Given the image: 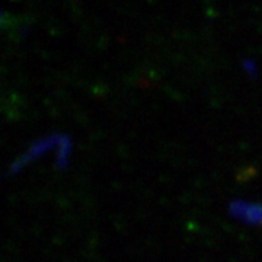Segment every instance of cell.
<instances>
[{"mask_svg":"<svg viewBox=\"0 0 262 262\" xmlns=\"http://www.w3.org/2000/svg\"><path fill=\"white\" fill-rule=\"evenodd\" d=\"M229 215L245 226H262V203L249 200H233L229 204Z\"/></svg>","mask_w":262,"mask_h":262,"instance_id":"cell-2","label":"cell"},{"mask_svg":"<svg viewBox=\"0 0 262 262\" xmlns=\"http://www.w3.org/2000/svg\"><path fill=\"white\" fill-rule=\"evenodd\" d=\"M245 70L249 72V75L251 76H255L256 75V64L249 63V61H245Z\"/></svg>","mask_w":262,"mask_h":262,"instance_id":"cell-3","label":"cell"},{"mask_svg":"<svg viewBox=\"0 0 262 262\" xmlns=\"http://www.w3.org/2000/svg\"><path fill=\"white\" fill-rule=\"evenodd\" d=\"M72 150H73L72 139L66 134H51L47 137H42L39 140L34 141L28 149L10 165L6 175L8 177L18 175L20 170H24V168H27L32 162H35L51 151H54L56 165L58 166V169H66L70 165Z\"/></svg>","mask_w":262,"mask_h":262,"instance_id":"cell-1","label":"cell"}]
</instances>
